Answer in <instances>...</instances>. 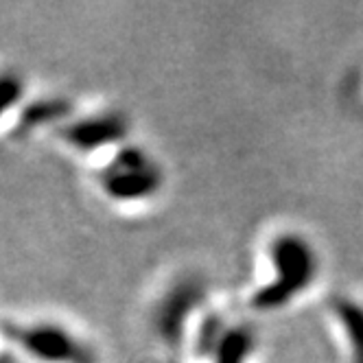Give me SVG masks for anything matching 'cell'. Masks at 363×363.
I'll return each mask as SVG.
<instances>
[{
  "mask_svg": "<svg viewBox=\"0 0 363 363\" xmlns=\"http://www.w3.org/2000/svg\"><path fill=\"white\" fill-rule=\"evenodd\" d=\"M3 333L31 363H99V350L88 337L57 320H11Z\"/></svg>",
  "mask_w": 363,
  "mask_h": 363,
  "instance_id": "cell-1",
  "label": "cell"
},
{
  "mask_svg": "<svg viewBox=\"0 0 363 363\" xmlns=\"http://www.w3.org/2000/svg\"><path fill=\"white\" fill-rule=\"evenodd\" d=\"M99 189L116 203H138L162 186V171L140 147L123 145L96 171Z\"/></svg>",
  "mask_w": 363,
  "mask_h": 363,
  "instance_id": "cell-2",
  "label": "cell"
},
{
  "mask_svg": "<svg viewBox=\"0 0 363 363\" xmlns=\"http://www.w3.org/2000/svg\"><path fill=\"white\" fill-rule=\"evenodd\" d=\"M129 127L123 114L114 110L90 112L77 118H66L60 127L62 143L84 158H94L99 153H114L125 145Z\"/></svg>",
  "mask_w": 363,
  "mask_h": 363,
  "instance_id": "cell-3",
  "label": "cell"
},
{
  "mask_svg": "<svg viewBox=\"0 0 363 363\" xmlns=\"http://www.w3.org/2000/svg\"><path fill=\"white\" fill-rule=\"evenodd\" d=\"M278 267L282 269L280 282L272 291H265L261 302L267 306H276L280 302L287 300V296H291L296 289H300L304 282H308L311 276V267H313V261H311V254L308 250L302 247L300 241L287 239L278 243Z\"/></svg>",
  "mask_w": 363,
  "mask_h": 363,
  "instance_id": "cell-4",
  "label": "cell"
},
{
  "mask_svg": "<svg viewBox=\"0 0 363 363\" xmlns=\"http://www.w3.org/2000/svg\"><path fill=\"white\" fill-rule=\"evenodd\" d=\"M29 82L22 70L13 66L0 68V125H3L27 99Z\"/></svg>",
  "mask_w": 363,
  "mask_h": 363,
  "instance_id": "cell-5",
  "label": "cell"
},
{
  "mask_svg": "<svg viewBox=\"0 0 363 363\" xmlns=\"http://www.w3.org/2000/svg\"><path fill=\"white\" fill-rule=\"evenodd\" d=\"M0 363H9V361H7L5 357H0Z\"/></svg>",
  "mask_w": 363,
  "mask_h": 363,
  "instance_id": "cell-6",
  "label": "cell"
}]
</instances>
